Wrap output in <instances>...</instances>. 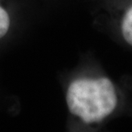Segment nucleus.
<instances>
[{
	"mask_svg": "<svg viewBox=\"0 0 132 132\" xmlns=\"http://www.w3.org/2000/svg\"><path fill=\"white\" fill-rule=\"evenodd\" d=\"M121 32L125 40L132 46V5L126 10L121 22Z\"/></svg>",
	"mask_w": 132,
	"mask_h": 132,
	"instance_id": "2",
	"label": "nucleus"
},
{
	"mask_svg": "<svg viewBox=\"0 0 132 132\" xmlns=\"http://www.w3.org/2000/svg\"><path fill=\"white\" fill-rule=\"evenodd\" d=\"M10 24V16L6 10L0 6V38L4 37L9 30Z\"/></svg>",
	"mask_w": 132,
	"mask_h": 132,
	"instance_id": "3",
	"label": "nucleus"
},
{
	"mask_svg": "<svg viewBox=\"0 0 132 132\" xmlns=\"http://www.w3.org/2000/svg\"><path fill=\"white\" fill-rule=\"evenodd\" d=\"M68 108L86 123L100 122L118 105L115 87L109 78H80L70 84L66 95Z\"/></svg>",
	"mask_w": 132,
	"mask_h": 132,
	"instance_id": "1",
	"label": "nucleus"
}]
</instances>
